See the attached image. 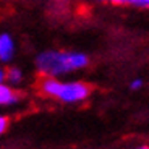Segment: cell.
Instances as JSON below:
<instances>
[{"instance_id": "cell-1", "label": "cell", "mask_w": 149, "mask_h": 149, "mask_svg": "<svg viewBox=\"0 0 149 149\" xmlns=\"http://www.w3.org/2000/svg\"><path fill=\"white\" fill-rule=\"evenodd\" d=\"M34 63L41 76L60 78L84 70L89 65V58L86 54L76 50H44L36 55Z\"/></svg>"}, {"instance_id": "cell-2", "label": "cell", "mask_w": 149, "mask_h": 149, "mask_svg": "<svg viewBox=\"0 0 149 149\" xmlns=\"http://www.w3.org/2000/svg\"><path fill=\"white\" fill-rule=\"evenodd\" d=\"M39 89L44 96L62 104H79L91 96V88L83 81H62L60 78L42 76Z\"/></svg>"}, {"instance_id": "cell-3", "label": "cell", "mask_w": 149, "mask_h": 149, "mask_svg": "<svg viewBox=\"0 0 149 149\" xmlns=\"http://www.w3.org/2000/svg\"><path fill=\"white\" fill-rule=\"evenodd\" d=\"M16 54V45L15 39L11 37V34L2 33L0 34V63H10L15 58Z\"/></svg>"}, {"instance_id": "cell-4", "label": "cell", "mask_w": 149, "mask_h": 149, "mask_svg": "<svg viewBox=\"0 0 149 149\" xmlns=\"http://www.w3.org/2000/svg\"><path fill=\"white\" fill-rule=\"evenodd\" d=\"M19 101V94L16 93L15 86L8 84L7 81L0 83V105H15Z\"/></svg>"}, {"instance_id": "cell-5", "label": "cell", "mask_w": 149, "mask_h": 149, "mask_svg": "<svg viewBox=\"0 0 149 149\" xmlns=\"http://www.w3.org/2000/svg\"><path fill=\"white\" fill-rule=\"evenodd\" d=\"M24 79V73L19 67H10L5 68V81L11 86H19Z\"/></svg>"}, {"instance_id": "cell-6", "label": "cell", "mask_w": 149, "mask_h": 149, "mask_svg": "<svg viewBox=\"0 0 149 149\" xmlns=\"http://www.w3.org/2000/svg\"><path fill=\"white\" fill-rule=\"evenodd\" d=\"M96 2H102V3H110V5H130L134 8H146L149 7V0H96Z\"/></svg>"}, {"instance_id": "cell-7", "label": "cell", "mask_w": 149, "mask_h": 149, "mask_svg": "<svg viewBox=\"0 0 149 149\" xmlns=\"http://www.w3.org/2000/svg\"><path fill=\"white\" fill-rule=\"evenodd\" d=\"M143 86H144V81H143L141 78H134L130 81V89L131 91H139Z\"/></svg>"}, {"instance_id": "cell-8", "label": "cell", "mask_w": 149, "mask_h": 149, "mask_svg": "<svg viewBox=\"0 0 149 149\" xmlns=\"http://www.w3.org/2000/svg\"><path fill=\"white\" fill-rule=\"evenodd\" d=\"M8 125H10V122H8L7 117L0 115V136H2V134H5V131L8 130Z\"/></svg>"}, {"instance_id": "cell-9", "label": "cell", "mask_w": 149, "mask_h": 149, "mask_svg": "<svg viewBox=\"0 0 149 149\" xmlns=\"http://www.w3.org/2000/svg\"><path fill=\"white\" fill-rule=\"evenodd\" d=\"M2 81H5V68L0 65V83Z\"/></svg>"}]
</instances>
